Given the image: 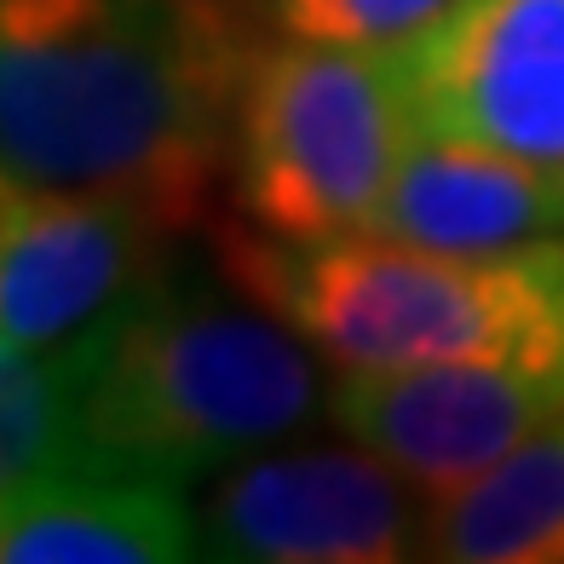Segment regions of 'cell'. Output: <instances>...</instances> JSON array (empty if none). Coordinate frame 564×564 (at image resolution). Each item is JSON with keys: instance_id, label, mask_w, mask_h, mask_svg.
I'll return each mask as SVG.
<instances>
[{"instance_id": "3957f363", "label": "cell", "mask_w": 564, "mask_h": 564, "mask_svg": "<svg viewBox=\"0 0 564 564\" xmlns=\"http://www.w3.org/2000/svg\"><path fill=\"white\" fill-rule=\"evenodd\" d=\"M214 265L340 369H421L564 346V242L444 253L375 230L289 242L248 219H219Z\"/></svg>"}, {"instance_id": "6da1fadb", "label": "cell", "mask_w": 564, "mask_h": 564, "mask_svg": "<svg viewBox=\"0 0 564 564\" xmlns=\"http://www.w3.org/2000/svg\"><path fill=\"white\" fill-rule=\"evenodd\" d=\"M248 46L219 0H0V167L208 214Z\"/></svg>"}, {"instance_id": "5b68a950", "label": "cell", "mask_w": 564, "mask_h": 564, "mask_svg": "<svg viewBox=\"0 0 564 564\" xmlns=\"http://www.w3.org/2000/svg\"><path fill=\"white\" fill-rule=\"evenodd\" d=\"M328 415L351 444H369L415 490L444 501L564 421V346L421 369H346L328 387Z\"/></svg>"}, {"instance_id": "ba28073f", "label": "cell", "mask_w": 564, "mask_h": 564, "mask_svg": "<svg viewBox=\"0 0 564 564\" xmlns=\"http://www.w3.org/2000/svg\"><path fill=\"white\" fill-rule=\"evenodd\" d=\"M403 64L421 133L564 167V0H455Z\"/></svg>"}, {"instance_id": "5bb4252c", "label": "cell", "mask_w": 564, "mask_h": 564, "mask_svg": "<svg viewBox=\"0 0 564 564\" xmlns=\"http://www.w3.org/2000/svg\"><path fill=\"white\" fill-rule=\"evenodd\" d=\"M30 191V185H18V178L0 167V237H7V225H12V214H18V196Z\"/></svg>"}, {"instance_id": "30bf717a", "label": "cell", "mask_w": 564, "mask_h": 564, "mask_svg": "<svg viewBox=\"0 0 564 564\" xmlns=\"http://www.w3.org/2000/svg\"><path fill=\"white\" fill-rule=\"evenodd\" d=\"M375 237L444 253L564 242V167L421 133L375 214Z\"/></svg>"}, {"instance_id": "52a82bcc", "label": "cell", "mask_w": 564, "mask_h": 564, "mask_svg": "<svg viewBox=\"0 0 564 564\" xmlns=\"http://www.w3.org/2000/svg\"><path fill=\"white\" fill-rule=\"evenodd\" d=\"M178 230L133 191H23L0 237V340L75 357L173 265Z\"/></svg>"}, {"instance_id": "9c48e42d", "label": "cell", "mask_w": 564, "mask_h": 564, "mask_svg": "<svg viewBox=\"0 0 564 564\" xmlns=\"http://www.w3.org/2000/svg\"><path fill=\"white\" fill-rule=\"evenodd\" d=\"M191 484L116 467L98 455L58 460L0 496V564H178L202 553Z\"/></svg>"}, {"instance_id": "7a4b0ae2", "label": "cell", "mask_w": 564, "mask_h": 564, "mask_svg": "<svg viewBox=\"0 0 564 564\" xmlns=\"http://www.w3.org/2000/svg\"><path fill=\"white\" fill-rule=\"evenodd\" d=\"M230 276L178 260L64 357L75 375V438L116 467L196 484L312 426L328 392L317 346Z\"/></svg>"}, {"instance_id": "8fae6325", "label": "cell", "mask_w": 564, "mask_h": 564, "mask_svg": "<svg viewBox=\"0 0 564 564\" xmlns=\"http://www.w3.org/2000/svg\"><path fill=\"white\" fill-rule=\"evenodd\" d=\"M426 558L564 564V421L535 432L467 490L432 501Z\"/></svg>"}, {"instance_id": "277c9868", "label": "cell", "mask_w": 564, "mask_h": 564, "mask_svg": "<svg viewBox=\"0 0 564 564\" xmlns=\"http://www.w3.org/2000/svg\"><path fill=\"white\" fill-rule=\"evenodd\" d=\"M415 139L403 46L282 35L242 75L230 127L237 214L289 242L364 237Z\"/></svg>"}, {"instance_id": "4fadbf2b", "label": "cell", "mask_w": 564, "mask_h": 564, "mask_svg": "<svg viewBox=\"0 0 564 564\" xmlns=\"http://www.w3.org/2000/svg\"><path fill=\"white\" fill-rule=\"evenodd\" d=\"M455 0H265L282 35L335 46H403L432 30Z\"/></svg>"}, {"instance_id": "7c38bea8", "label": "cell", "mask_w": 564, "mask_h": 564, "mask_svg": "<svg viewBox=\"0 0 564 564\" xmlns=\"http://www.w3.org/2000/svg\"><path fill=\"white\" fill-rule=\"evenodd\" d=\"M75 455H87V449L75 438L69 364L0 340V496Z\"/></svg>"}, {"instance_id": "8992f818", "label": "cell", "mask_w": 564, "mask_h": 564, "mask_svg": "<svg viewBox=\"0 0 564 564\" xmlns=\"http://www.w3.org/2000/svg\"><path fill=\"white\" fill-rule=\"evenodd\" d=\"M432 496L369 444L242 455L202 501V553L248 564H398L426 553Z\"/></svg>"}]
</instances>
